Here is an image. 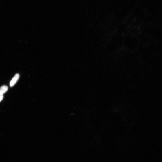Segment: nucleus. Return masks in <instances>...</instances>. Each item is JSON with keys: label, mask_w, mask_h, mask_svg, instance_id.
<instances>
[{"label": "nucleus", "mask_w": 162, "mask_h": 162, "mask_svg": "<svg viewBox=\"0 0 162 162\" xmlns=\"http://www.w3.org/2000/svg\"><path fill=\"white\" fill-rule=\"evenodd\" d=\"M20 77L19 74H16L12 79L10 83V87H13L17 82Z\"/></svg>", "instance_id": "obj_1"}, {"label": "nucleus", "mask_w": 162, "mask_h": 162, "mask_svg": "<svg viewBox=\"0 0 162 162\" xmlns=\"http://www.w3.org/2000/svg\"><path fill=\"white\" fill-rule=\"evenodd\" d=\"M8 87L7 86L4 85L0 88V96L3 95L8 91Z\"/></svg>", "instance_id": "obj_2"}, {"label": "nucleus", "mask_w": 162, "mask_h": 162, "mask_svg": "<svg viewBox=\"0 0 162 162\" xmlns=\"http://www.w3.org/2000/svg\"><path fill=\"white\" fill-rule=\"evenodd\" d=\"M3 98L4 97L3 95L0 96V102H1L3 100Z\"/></svg>", "instance_id": "obj_3"}]
</instances>
